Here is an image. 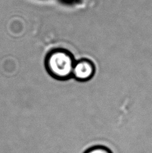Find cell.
I'll list each match as a JSON object with an SVG mask.
<instances>
[{"label":"cell","instance_id":"1","mask_svg":"<svg viewBox=\"0 0 152 153\" xmlns=\"http://www.w3.org/2000/svg\"><path fill=\"white\" fill-rule=\"evenodd\" d=\"M49 65L53 75L62 79L68 77L72 69L71 60L63 53L54 54L50 59Z\"/></svg>","mask_w":152,"mask_h":153},{"label":"cell","instance_id":"2","mask_svg":"<svg viewBox=\"0 0 152 153\" xmlns=\"http://www.w3.org/2000/svg\"><path fill=\"white\" fill-rule=\"evenodd\" d=\"M93 73V67L90 64L85 62L77 64L74 69V75L78 80H87L91 78Z\"/></svg>","mask_w":152,"mask_h":153},{"label":"cell","instance_id":"3","mask_svg":"<svg viewBox=\"0 0 152 153\" xmlns=\"http://www.w3.org/2000/svg\"><path fill=\"white\" fill-rule=\"evenodd\" d=\"M84 153H113L109 149L103 146H95L88 150Z\"/></svg>","mask_w":152,"mask_h":153}]
</instances>
